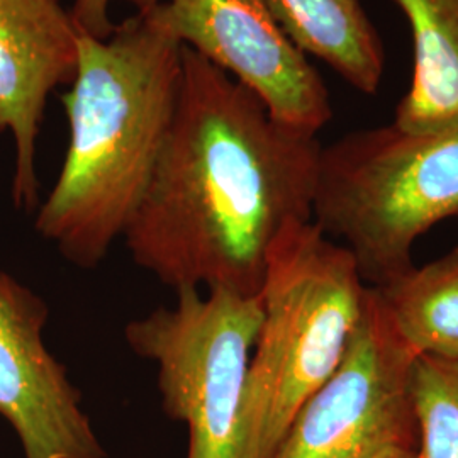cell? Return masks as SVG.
Instances as JSON below:
<instances>
[{
	"instance_id": "obj_1",
	"label": "cell",
	"mask_w": 458,
	"mask_h": 458,
	"mask_svg": "<svg viewBox=\"0 0 458 458\" xmlns=\"http://www.w3.org/2000/svg\"><path fill=\"white\" fill-rule=\"evenodd\" d=\"M321 145L182 47L177 109L147 192L123 234L168 289L257 295L284 229L312 221Z\"/></svg>"
},
{
	"instance_id": "obj_2",
	"label": "cell",
	"mask_w": 458,
	"mask_h": 458,
	"mask_svg": "<svg viewBox=\"0 0 458 458\" xmlns=\"http://www.w3.org/2000/svg\"><path fill=\"white\" fill-rule=\"evenodd\" d=\"M182 83V45L134 16L107 39L81 31L79 64L62 98L70 143L38 233L81 268L123 238L170 131Z\"/></svg>"
},
{
	"instance_id": "obj_3",
	"label": "cell",
	"mask_w": 458,
	"mask_h": 458,
	"mask_svg": "<svg viewBox=\"0 0 458 458\" xmlns=\"http://www.w3.org/2000/svg\"><path fill=\"white\" fill-rule=\"evenodd\" d=\"M367 285L312 221L280 233L260 287L262 319L243 397V458H268L299 408L344 360Z\"/></svg>"
},
{
	"instance_id": "obj_4",
	"label": "cell",
	"mask_w": 458,
	"mask_h": 458,
	"mask_svg": "<svg viewBox=\"0 0 458 458\" xmlns=\"http://www.w3.org/2000/svg\"><path fill=\"white\" fill-rule=\"evenodd\" d=\"M448 219H458V130L393 123L321 148L312 223L353 257L365 285L408 272L416 242Z\"/></svg>"
},
{
	"instance_id": "obj_5",
	"label": "cell",
	"mask_w": 458,
	"mask_h": 458,
	"mask_svg": "<svg viewBox=\"0 0 458 458\" xmlns=\"http://www.w3.org/2000/svg\"><path fill=\"white\" fill-rule=\"evenodd\" d=\"M124 327L132 352L157 367L165 414L189 429L187 458H243V397L262 319L260 294L182 289Z\"/></svg>"
},
{
	"instance_id": "obj_6",
	"label": "cell",
	"mask_w": 458,
	"mask_h": 458,
	"mask_svg": "<svg viewBox=\"0 0 458 458\" xmlns=\"http://www.w3.org/2000/svg\"><path fill=\"white\" fill-rule=\"evenodd\" d=\"M416 359L380 293L367 285L344 360L295 412L268 458H389L416 450Z\"/></svg>"
},
{
	"instance_id": "obj_7",
	"label": "cell",
	"mask_w": 458,
	"mask_h": 458,
	"mask_svg": "<svg viewBox=\"0 0 458 458\" xmlns=\"http://www.w3.org/2000/svg\"><path fill=\"white\" fill-rule=\"evenodd\" d=\"M262 100L280 124L316 136L331 115L329 92L308 56L282 31L267 0H124Z\"/></svg>"
},
{
	"instance_id": "obj_8",
	"label": "cell",
	"mask_w": 458,
	"mask_h": 458,
	"mask_svg": "<svg viewBox=\"0 0 458 458\" xmlns=\"http://www.w3.org/2000/svg\"><path fill=\"white\" fill-rule=\"evenodd\" d=\"M48 306L0 270V416L24 458H107L82 394L43 340Z\"/></svg>"
},
{
	"instance_id": "obj_9",
	"label": "cell",
	"mask_w": 458,
	"mask_h": 458,
	"mask_svg": "<svg viewBox=\"0 0 458 458\" xmlns=\"http://www.w3.org/2000/svg\"><path fill=\"white\" fill-rule=\"evenodd\" d=\"M81 28L60 0H0V132L16 143L13 199L39 206L36 141L49 94L73 82Z\"/></svg>"
},
{
	"instance_id": "obj_10",
	"label": "cell",
	"mask_w": 458,
	"mask_h": 458,
	"mask_svg": "<svg viewBox=\"0 0 458 458\" xmlns=\"http://www.w3.org/2000/svg\"><path fill=\"white\" fill-rule=\"evenodd\" d=\"M410 21L414 65L394 124L416 134L458 130V0H394Z\"/></svg>"
},
{
	"instance_id": "obj_11",
	"label": "cell",
	"mask_w": 458,
	"mask_h": 458,
	"mask_svg": "<svg viewBox=\"0 0 458 458\" xmlns=\"http://www.w3.org/2000/svg\"><path fill=\"white\" fill-rule=\"evenodd\" d=\"M282 31L304 55L374 96L384 75V47L360 0H267Z\"/></svg>"
},
{
	"instance_id": "obj_12",
	"label": "cell",
	"mask_w": 458,
	"mask_h": 458,
	"mask_svg": "<svg viewBox=\"0 0 458 458\" xmlns=\"http://www.w3.org/2000/svg\"><path fill=\"white\" fill-rule=\"evenodd\" d=\"M376 289L418 357L458 359V245Z\"/></svg>"
},
{
	"instance_id": "obj_13",
	"label": "cell",
	"mask_w": 458,
	"mask_h": 458,
	"mask_svg": "<svg viewBox=\"0 0 458 458\" xmlns=\"http://www.w3.org/2000/svg\"><path fill=\"white\" fill-rule=\"evenodd\" d=\"M411 389L416 458H458V359L418 357Z\"/></svg>"
},
{
	"instance_id": "obj_14",
	"label": "cell",
	"mask_w": 458,
	"mask_h": 458,
	"mask_svg": "<svg viewBox=\"0 0 458 458\" xmlns=\"http://www.w3.org/2000/svg\"><path fill=\"white\" fill-rule=\"evenodd\" d=\"M109 4L111 0H75L72 16L83 33L107 39L115 28L109 17Z\"/></svg>"
},
{
	"instance_id": "obj_15",
	"label": "cell",
	"mask_w": 458,
	"mask_h": 458,
	"mask_svg": "<svg viewBox=\"0 0 458 458\" xmlns=\"http://www.w3.org/2000/svg\"><path fill=\"white\" fill-rule=\"evenodd\" d=\"M389 458H416V450H412V452H401V454H395V455Z\"/></svg>"
}]
</instances>
